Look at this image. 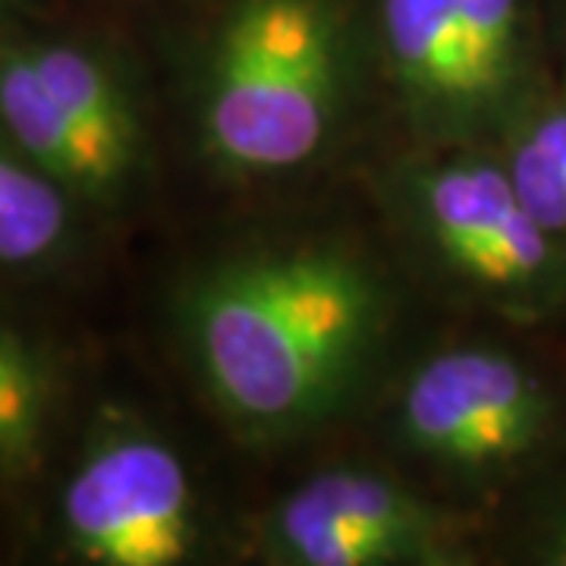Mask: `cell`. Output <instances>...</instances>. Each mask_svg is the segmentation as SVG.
Wrapping results in <instances>:
<instances>
[{"instance_id":"cell-15","label":"cell","mask_w":566,"mask_h":566,"mask_svg":"<svg viewBox=\"0 0 566 566\" xmlns=\"http://www.w3.org/2000/svg\"><path fill=\"white\" fill-rule=\"evenodd\" d=\"M564 331H566V324H564Z\"/></svg>"},{"instance_id":"cell-1","label":"cell","mask_w":566,"mask_h":566,"mask_svg":"<svg viewBox=\"0 0 566 566\" xmlns=\"http://www.w3.org/2000/svg\"><path fill=\"white\" fill-rule=\"evenodd\" d=\"M394 286L349 237L305 233L199 264L174 296L192 378L249 444H290L340 419L385 356Z\"/></svg>"},{"instance_id":"cell-12","label":"cell","mask_w":566,"mask_h":566,"mask_svg":"<svg viewBox=\"0 0 566 566\" xmlns=\"http://www.w3.org/2000/svg\"><path fill=\"white\" fill-rule=\"evenodd\" d=\"M516 506V554L535 566H566V463L523 494Z\"/></svg>"},{"instance_id":"cell-4","label":"cell","mask_w":566,"mask_h":566,"mask_svg":"<svg viewBox=\"0 0 566 566\" xmlns=\"http://www.w3.org/2000/svg\"><path fill=\"white\" fill-rule=\"evenodd\" d=\"M365 22L412 148H497L560 70L547 0H365Z\"/></svg>"},{"instance_id":"cell-10","label":"cell","mask_w":566,"mask_h":566,"mask_svg":"<svg viewBox=\"0 0 566 566\" xmlns=\"http://www.w3.org/2000/svg\"><path fill=\"white\" fill-rule=\"evenodd\" d=\"M497 151L528 211L566 252V61Z\"/></svg>"},{"instance_id":"cell-8","label":"cell","mask_w":566,"mask_h":566,"mask_svg":"<svg viewBox=\"0 0 566 566\" xmlns=\"http://www.w3.org/2000/svg\"><path fill=\"white\" fill-rule=\"evenodd\" d=\"M63 547L92 566H182L205 538L199 491L180 450L117 419L82 450L57 506Z\"/></svg>"},{"instance_id":"cell-9","label":"cell","mask_w":566,"mask_h":566,"mask_svg":"<svg viewBox=\"0 0 566 566\" xmlns=\"http://www.w3.org/2000/svg\"><path fill=\"white\" fill-rule=\"evenodd\" d=\"M76 199L0 133V271L54 262L73 233Z\"/></svg>"},{"instance_id":"cell-2","label":"cell","mask_w":566,"mask_h":566,"mask_svg":"<svg viewBox=\"0 0 566 566\" xmlns=\"http://www.w3.org/2000/svg\"><path fill=\"white\" fill-rule=\"evenodd\" d=\"M375 82L365 0H221L189 66L205 164L277 182L327 161Z\"/></svg>"},{"instance_id":"cell-7","label":"cell","mask_w":566,"mask_h":566,"mask_svg":"<svg viewBox=\"0 0 566 566\" xmlns=\"http://www.w3.org/2000/svg\"><path fill=\"white\" fill-rule=\"evenodd\" d=\"M479 520L368 465H327L264 513L259 554L281 566H453Z\"/></svg>"},{"instance_id":"cell-5","label":"cell","mask_w":566,"mask_h":566,"mask_svg":"<svg viewBox=\"0 0 566 566\" xmlns=\"http://www.w3.org/2000/svg\"><path fill=\"white\" fill-rule=\"evenodd\" d=\"M381 202L412 264L453 303L513 331L566 324V252L491 145L412 148Z\"/></svg>"},{"instance_id":"cell-6","label":"cell","mask_w":566,"mask_h":566,"mask_svg":"<svg viewBox=\"0 0 566 566\" xmlns=\"http://www.w3.org/2000/svg\"><path fill=\"white\" fill-rule=\"evenodd\" d=\"M0 133L76 199L120 208L148 180L151 139L120 63L73 39H0Z\"/></svg>"},{"instance_id":"cell-13","label":"cell","mask_w":566,"mask_h":566,"mask_svg":"<svg viewBox=\"0 0 566 566\" xmlns=\"http://www.w3.org/2000/svg\"><path fill=\"white\" fill-rule=\"evenodd\" d=\"M547 13H551V29L557 41V54L560 63L566 61V0H547Z\"/></svg>"},{"instance_id":"cell-14","label":"cell","mask_w":566,"mask_h":566,"mask_svg":"<svg viewBox=\"0 0 566 566\" xmlns=\"http://www.w3.org/2000/svg\"><path fill=\"white\" fill-rule=\"evenodd\" d=\"M3 3H10V0H0V7H3Z\"/></svg>"},{"instance_id":"cell-3","label":"cell","mask_w":566,"mask_h":566,"mask_svg":"<svg viewBox=\"0 0 566 566\" xmlns=\"http://www.w3.org/2000/svg\"><path fill=\"white\" fill-rule=\"evenodd\" d=\"M545 334L506 331L428 353L394 390L390 441L465 494L516 504L566 463V344L551 356Z\"/></svg>"},{"instance_id":"cell-11","label":"cell","mask_w":566,"mask_h":566,"mask_svg":"<svg viewBox=\"0 0 566 566\" xmlns=\"http://www.w3.org/2000/svg\"><path fill=\"white\" fill-rule=\"evenodd\" d=\"M57 412L48 359L13 327L0 324V482L39 472Z\"/></svg>"}]
</instances>
